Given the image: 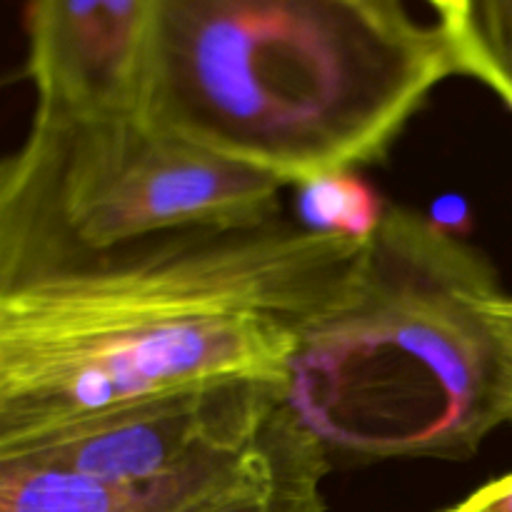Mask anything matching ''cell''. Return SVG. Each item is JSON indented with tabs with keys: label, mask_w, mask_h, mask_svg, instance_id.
Masks as SVG:
<instances>
[{
	"label": "cell",
	"mask_w": 512,
	"mask_h": 512,
	"mask_svg": "<svg viewBox=\"0 0 512 512\" xmlns=\"http://www.w3.org/2000/svg\"><path fill=\"white\" fill-rule=\"evenodd\" d=\"M365 250L278 213L0 275V453L175 390L285 383Z\"/></svg>",
	"instance_id": "cell-1"
},
{
	"label": "cell",
	"mask_w": 512,
	"mask_h": 512,
	"mask_svg": "<svg viewBox=\"0 0 512 512\" xmlns=\"http://www.w3.org/2000/svg\"><path fill=\"white\" fill-rule=\"evenodd\" d=\"M460 73L403 0H153L138 113L283 185L383 158Z\"/></svg>",
	"instance_id": "cell-2"
},
{
	"label": "cell",
	"mask_w": 512,
	"mask_h": 512,
	"mask_svg": "<svg viewBox=\"0 0 512 512\" xmlns=\"http://www.w3.org/2000/svg\"><path fill=\"white\" fill-rule=\"evenodd\" d=\"M500 295L475 245L390 205L350 295L300 340L285 408L333 470L470 460L508 423Z\"/></svg>",
	"instance_id": "cell-3"
},
{
	"label": "cell",
	"mask_w": 512,
	"mask_h": 512,
	"mask_svg": "<svg viewBox=\"0 0 512 512\" xmlns=\"http://www.w3.org/2000/svg\"><path fill=\"white\" fill-rule=\"evenodd\" d=\"M283 188L138 110L33 113L0 168V275L150 235L268 220Z\"/></svg>",
	"instance_id": "cell-4"
},
{
	"label": "cell",
	"mask_w": 512,
	"mask_h": 512,
	"mask_svg": "<svg viewBox=\"0 0 512 512\" xmlns=\"http://www.w3.org/2000/svg\"><path fill=\"white\" fill-rule=\"evenodd\" d=\"M285 383L228 380L138 400L43 435L0 458L105 480H160L258 448Z\"/></svg>",
	"instance_id": "cell-5"
},
{
	"label": "cell",
	"mask_w": 512,
	"mask_h": 512,
	"mask_svg": "<svg viewBox=\"0 0 512 512\" xmlns=\"http://www.w3.org/2000/svg\"><path fill=\"white\" fill-rule=\"evenodd\" d=\"M153 0H30L33 113L93 115L138 108Z\"/></svg>",
	"instance_id": "cell-6"
},
{
	"label": "cell",
	"mask_w": 512,
	"mask_h": 512,
	"mask_svg": "<svg viewBox=\"0 0 512 512\" xmlns=\"http://www.w3.org/2000/svg\"><path fill=\"white\" fill-rule=\"evenodd\" d=\"M288 428L283 405L258 448L160 480L90 478L35 460L0 458V512H205L275 468Z\"/></svg>",
	"instance_id": "cell-7"
},
{
	"label": "cell",
	"mask_w": 512,
	"mask_h": 512,
	"mask_svg": "<svg viewBox=\"0 0 512 512\" xmlns=\"http://www.w3.org/2000/svg\"><path fill=\"white\" fill-rule=\"evenodd\" d=\"M330 470L333 465L318 440L290 415L275 468L260 483L205 512H328L323 483Z\"/></svg>",
	"instance_id": "cell-8"
},
{
	"label": "cell",
	"mask_w": 512,
	"mask_h": 512,
	"mask_svg": "<svg viewBox=\"0 0 512 512\" xmlns=\"http://www.w3.org/2000/svg\"><path fill=\"white\" fill-rule=\"evenodd\" d=\"M445 30L458 50L460 73L488 85L512 110V0H465Z\"/></svg>",
	"instance_id": "cell-9"
},
{
	"label": "cell",
	"mask_w": 512,
	"mask_h": 512,
	"mask_svg": "<svg viewBox=\"0 0 512 512\" xmlns=\"http://www.w3.org/2000/svg\"><path fill=\"white\" fill-rule=\"evenodd\" d=\"M298 223L315 233L368 243L383 225L385 203L355 170L320 175L295 185Z\"/></svg>",
	"instance_id": "cell-10"
},
{
	"label": "cell",
	"mask_w": 512,
	"mask_h": 512,
	"mask_svg": "<svg viewBox=\"0 0 512 512\" xmlns=\"http://www.w3.org/2000/svg\"><path fill=\"white\" fill-rule=\"evenodd\" d=\"M440 512H512V473L490 480L458 505Z\"/></svg>",
	"instance_id": "cell-11"
},
{
	"label": "cell",
	"mask_w": 512,
	"mask_h": 512,
	"mask_svg": "<svg viewBox=\"0 0 512 512\" xmlns=\"http://www.w3.org/2000/svg\"><path fill=\"white\" fill-rule=\"evenodd\" d=\"M493 323L498 328L505 355V378H508V423H512V295L503 293L490 305Z\"/></svg>",
	"instance_id": "cell-12"
},
{
	"label": "cell",
	"mask_w": 512,
	"mask_h": 512,
	"mask_svg": "<svg viewBox=\"0 0 512 512\" xmlns=\"http://www.w3.org/2000/svg\"><path fill=\"white\" fill-rule=\"evenodd\" d=\"M425 3H430L435 10H438L440 23L450 25L460 15V10H463L465 0H425Z\"/></svg>",
	"instance_id": "cell-13"
},
{
	"label": "cell",
	"mask_w": 512,
	"mask_h": 512,
	"mask_svg": "<svg viewBox=\"0 0 512 512\" xmlns=\"http://www.w3.org/2000/svg\"><path fill=\"white\" fill-rule=\"evenodd\" d=\"M438 512H440V510H438Z\"/></svg>",
	"instance_id": "cell-14"
}]
</instances>
